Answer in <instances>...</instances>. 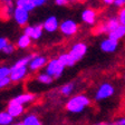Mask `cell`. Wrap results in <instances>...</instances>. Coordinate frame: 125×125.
<instances>
[{"instance_id":"1","label":"cell","mask_w":125,"mask_h":125,"mask_svg":"<svg viewBox=\"0 0 125 125\" xmlns=\"http://www.w3.org/2000/svg\"><path fill=\"white\" fill-rule=\"evenodd\" d=\"M89 104H91V101L87 96L76 95V96H73L66 103V109L68 112L73 113V114H79L87 106H89Z\"/></svg>"},{"instance_id":"2","label":"cell","mask_w":125,"mask_h":125,"mask_svg":"<svg viewBox=\"0 0 125 125\" xmlns=\"http://www.w3.org/2000/svg\"><path fill=\"white\" fill-rule=\"evenodd\" d=\"M65 67L66 66L58 58H55V59H50L49 62H47L45 72L48 73L50 76H52L54 78H59L62 75V73H64Z\"/></svg>"},{"instance_id":"3","label":"cell","mask_w":125,"mask_h":125,"mask_svg":"<svg viewBox=\"0 0 125 125\" xmlns=\"http://www.w3.org/2000/svg\"><path fill=\"white\" fill-rule=\"evenodd\" d=\"M115 93V88L112 84L109 83H103L98 88H97L96 93H95V101L99 102L103 99H106L112 97Z\"/></svg>"},{"instance_id":"4","label":"cell","mask_w":125,"mask_h":125,"mask_svg":"<svg viewBox=\"0 0 125 125\" xmlns=\"http://www.w3.org/2000/svg\"><path fill=\"white\" fill-rule=\"evenodd\" d=\"M59 30L62 31V35H65V36H67V37L74 36L78 31V25L73 19H66V20L60 22Z\"/></svg>"},{"instance_id":"5","label":"cell","mask_w":125,"mask_h":125,"mask_svg":"<svg viewBox=\"0 0 125 125\" xmlns=\"http://www.w3.org/2000/svg\"><path fill=\"white\" fill-rule=\"evenodd\" d=\"M28 65H22V66H18V65H13L11 67V72H10V78L12 82H20L22 81L23 78L27 76L28 74Z\"/></svg>"},{"instance_id":"6","label":"cell","mask_w":125,"mask_h":125,"mask_svg":"<svg viewBox=\"0 0 125 125\" xmlns=\"http://www.w3.org/2000/svg\"><path fill=\"white\" fill-rule=\"evenodd\" d=\"M13 19L19 26H26V23L29 20V11L21 7H16L13 10Z\"/></svg>"},{"instance_id":"7","label":"cell","mask_w":125,"mask_h":125,"mask_svg":"<svg viewBox=\"0 0 125 125\" xmlns=\"http://www.w3.org/2000/svg\"><path fill=\"white\" fill-rule=\"evenodd\" d=\"M68 52L72 55V57L76 62H78V60H81L86 55V52H87V46L84 42H77V44L73 45V47L70 48V50Z\"/></svg>"},{"instance_id":"8","label":"cell","mask_w":125,"mask_h":125,"mask_svg":"<svg viewBox=\"0 0 125 125\" xmlns=\"http://www.w3.org/2000/svg\"><path fill=\"white\" fill-rule=\"evenodd\" d=\"M23 32L28 35L32 40H37L42 36L44 26H42V23H38V25H35V26H27L23 30Z\"/></svg>"},{"instance_id":"9","label":"cell","mask_w":125,"mask_h":125,"mask_svg":"<svg viewBox=\"0 0 125 125\" xmlns=\"http://www.w3.org/2000/svg\"><path fill=\"white\" fill-rule=\"evenodd\" d=\"M47 62H48V60H47V57H45V56H39V55H36V56H32V58L30 59L28 67H29V69H30L31 72H36V70L42 68L44 66H46Z\"/></svg>"},{"instance_id":"10","label":"cell","mask_w":125,"mask_h":125,"mask_svg":"<svg viewBox=\"0 0 125 125\" xmlns=\"http://www.w3.org/2000/svg\"><path fill=\"white\" fill-rule=\"evenodd\" d=\"M59 25L58 22L57 17L55 16H49L48 18H46V20L42 22V26H44V30L47 31V32H55V31L59 29Z\"/></svg>"},{"instance_id":"11","label":"cell","mask_w":125,"mask_h":125,"mask_svg":"<svg viewBox=\"0 0 125 125\" xmlns=\"http://www.w3.org/2000/svg\"><path fill=\"white\" fill-rule=\"evenodd\" d=\"M117 47H118V40H114L109 37L107 39L102 40L101 42V49L104 52H108V54L116 52Z\"/></svg>"},{"instance_id":"12","label":"cell","mask_w":125,"mask_h":125,"mask_svg":"<svg viewBox=\"0 0 125 125\" xmlns=\"http://www.w3.org/2000/svg\"><path fill=\"white\" fill-rule=\"evenodd\" d=\"M7 111H8V113H9V114L12 115V116L16 118V117H19L20 115H22L25 108H23V105L22 104H19V103H17L16 101L11 99V101L9 102V104H8Z\"/></svg>"},{"instance_id":"13","label":"cell","mask_w":125,"mask_h":125,"mask_svg":"<svg viewBox=\"0 0 125 125\" xmlns=\"http://www.w3.org/2000/svg\"><path fill=\"white\" fill-rule=\"evenodd\" d=\"M82 20L87 25H94L96 22V11L91 8H87L82 12Z\"/></svg>"},{"instance_id":"14","label":"cell","mask_w":125,"mask_h":125,"mask_svg":"<svg viewBox=\"0 0 125 125\" xmlns=\"http://www.w3.org/2000/svg\"><path fill=\"white\" fill-rule=\"evenodd\" d=\"M124 36H125V26L122 25V23H121L117 28H115L114 30L108 32V37L114 39V40H120V39H122Z\"/></svg>"},{"instance_id":"15","label":"cell","mask_w":125,"mask_h":125,"mask_svg":"<svg viewBox=\"0 0 125 125\" xmlns=\"http://www.w3.org/2000/svg\"><path fill=\"white\" fill-rule=\"evenodd\" d=\"M13 101H16L19 104H28V103H31V102L35 99V95L31 93H25V94H20L18 96H16L15 98H12Z\"/></svg>"},{"instance_id":"16","label":"cell","mask_w":125,"mask_h":125,"mask_svg":"<svg viewBox=\"0 0 125 125\" xmlns=\"http://www.w3.org/2000/svg\"><path fill=\"white\" fill-rule=\"evenodd\" d=\"M58 59L66 66V67H73L74 65L76 64V60L72 57V55L69 52H65V54H62L58 57Z\"/></svg>"},{"instance_id":"17","label":"cell","mask_w":125,"mask_h":125,"mask_svg":"<svg viewBox=\"0 0 125 125\" xmlns=\"http://www.w3.org/2000/svg\"><path fill=\"white\" fill-rule=\"evenodd\" d=\"M31 40H32V39H31L28 35H26L23 32V34L18 38V40H17V46H18L19 48H21V49L28 48L31 44Z\"/></svg>"},{"instance_id":"18","label":"cell","mask_w":125,"mask_h":125,"mask_svg":"<svg viewBox=\"0 0 125 125\" xmlns=\"http://www.w3.org/2000/svg\"><path fill=\"white\" fill-rule=\"evenodd\" d=\"M16 6L26 9V10L29 11V12L32 11L35 8H36V6H35L32 0H16Z\"/></svg>"},{"instance_id":"19","label":"cell","mask_w":125,"mask_h":125,"mask_svg":"<svg viewBox=\"0 0 125 125\" xmlns=\"http://www.w3.org/2000/svg\"><path fill=\"white\" fill-rule=\"evenodd\" d=\"M20 124H23V125H40L42 122L39 121L38 116L35 114H29L27 115L25 118L22 120V122Z\"/></svg>"},{"instance_id":"20","label":"cell","mask_w":125,"mask_h":125,"mask_svg":"<svg viewBox=\"0 0 125 125\" xmlns=\"http://www.w3.org/2000/svg\"><path fill=\"white\" fill-rule=\"evenodd\" d=\"M15 117L7 112H0V125H9L12 124Z\"/></svg>"},{"instance_id":"21","label":"cell","mask_w":125,"mask_h":125,"mask_svg":"<svg viewBox=\"0 0 125 125\" xmlns=\"http://www.w3.org/2000/svg\"><path fill=\"white\" fill-rule=\"evenodd\" d=\"M37 81L39 82L40 84H45V85H49V84L52 83V81H54V77L52 76H50L48 73H42L39 74L38 77H37Z\"/></svg>"},{"instance_id":"22","label":"cell","mask_w":125,"mask_h":125,"mask_svg":"<svg viewBox=\"0 0 125 125\" xmlns=\"http://www.w3.org/2000/svg\"><path fill=\"white\" fill-rule=\"evenodd\" d=\"M74 87H75V85H74V83L66 84V85L62 86V88H60V93H62V95H65V96H69L70 94L73 93V91H74Z\"/></svg>"},{"instance_id":"23","label":"cell","mask_w":125,"mask_h":125,"mask_svg":"<svg viewBox=\"0 0 125 125\" xmlns=\"http://www.w3.org/2000/svg\"><path fill=\"white\" fill-rule=\"evenodd\" d=\"M120 25H121V22H120V20H118V18H111L106 22V26H107V29H108V32H109V31H112V30H114L115 28H117Z\"/></svg>"},{"instance_id":"24","label":"cell","mask_w":125,"mask_h":125,"mask_svg":"<svg viewBox=\"0 0 125 125\" xmlns=\"http://www.w3.org/2000/svg\"><path fill=\"white\" fill-rule=\"evenodd\" d=\"M10 72L11 68H9L8 66H0V79L10 76Z\"/></svg>"},{"instance_id":"25","label":"cell","mask_w":125,"mask_h":125,"mask_svg":"<svg viewBox=\"0 0 125 125\" xmlns=\"http://www.w3.org/2000/svg\"><path fill=\"white\" fill-rule=\"evenodd\" d=\"M11 82L12 81H11L10 76H8V77H5V78H2V79H0V89L7 87L8 85H10Z\"/></svg>"},{"instance_id":"26","label":"cell","mask_w":125,"mask_h":125,"mask_svg":"<svg viewBox=\"0 0 125 125\" xmlns=\"http://www.w3.org/2000/svg\"><path fill=\"white\" fill-rule=\"evenodd\" d=\"M15 49H16L15 45L10 44V42H8V44H7V46H6L5 48H3V50H2V52H5V54H7V55H10V54H12V52H15Z\"/></svg>"},{"instance_id":"27","label":"cell","mask_w":125,"mask_h":125,"mask_svg":"<svg viewBox=\"0 0 125 125\" xmlns=\"http://www.w3.org/2000/svg\"><path fill=\"white\" fill-rule=\"evenodd\" d=\"M117 18H118L120 22L125 26V7L121 8V10L118 11V17H117Z\"/></svg>"},{"instance_id":"28","label":"cell","mask_w":125,"mask_h":125,"mask_svg":"<svg viewBox=\"0 0 125 125\" xmlns=\"http://www.w3.org/2000/svg\"><path fill=\"white\" fill-rule=\"evenodd\" d=\"M8 44V39L5 37H0V52H2L3 48L7 46Z\"/></svg>"},{"instance_id":"29","label":"cell","mask_w":125,"mask_h":125,"mask_svg":"<svg viewBox=\"0 0 125 125\" xmlns=\"http://www.w3.org/2000/svg\"><path fill=\"white\" fill-rule=\"evenodd\" d=\"M97 32H98V34H105V32H108V29H107L106 23H104V25L99 26L98 28H97Z\"/></svg>"},{"instance_id":"30","label":"cell","mask_w":125,"mask_h":125,"mask_svg":"<svg viewBox=\"0 0 125 125\" xmlns=\"http://www.w3.org/2000/svg\"><path fill=\"white\" fill-rule=\"evenodd\" d=\"M114 5L116 6V7H118V8L125 7V0H115Z\"/></svg>"},{"instance_id":"31","label":"cell","mask_w":125,"mask_h":125,"mask_svg":"<svg viewBox=\"0 0 125 125\" xmlns=\"http://www.w3.org/2000/svg\"><path fill=\"white\" fill-rule=\"evenodd\" d=\"M32 1H34L36 7H42V6H44L46 3L47 0H32Z\"/></svg>"},{"instance_id":"32","label":"cell","mask_w":125,"mask_h":125,"mask_svg":"<svg viewBox=\"0 0 125 125\" xmlns=\"http://www.w3.org/2000/svg\"><path fill=\"white\" fill-rule=\"evenodd\" d=\"M68 1H69V0H55L56 5H58V6H65L68 3Z\"/></svg>"},{"instance_id":"33","label":"cell","mask_w":125,"mask_h":125,"mask_svg":"<svg viewBox=\"0 0 125 125\" xmlns=\"http://www.w3.org/2000/svg\"><path fill=\"white\" fill-rule=\"evenodd\" d=\"M103 1V3L106 6H109V5H114V1L115 0H102Z\"/></svg>"},{"instance_id":"34","label":"cell","mask_w":125,"mask_h":125,"mask_svg":"<svg viewBox=\"0 0 125 125\" xmlns=\"http://www.w3.org/2000/svg\"><path fill=\"white\" fill-rule=\"evenodd\" d=\"M115 124H118V125H125V117H122V118H120L118 121H116V122H115Z\"/></svg>"},{"instance_id":"35","label":"cell","mask_w":125,"mask_h":125,"mask_svg":"<svg viewBox=\"0 0 125 125\" xmlns=\"http://www.w3.org/2000/svg\"><path fill=\"white\" fill-rule=\"evenodd\" d=\"M69 1H78V0H69Z\"/></svg>"}]
</instances>
